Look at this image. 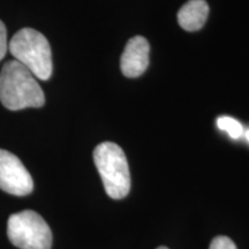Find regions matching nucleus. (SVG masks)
Masks as SVG:
<instances>
[{
    "instance_id": "f8f14e48",
    "label": "nucleus",
    "mask_w": 249,
    "mask_h": 249,
    "mask_svg": "<svg viewBox=\"0 0 249 249\" xmlns=\"http://www.w3.org/2000/svg\"><path fill=\"white\" fill-rule=\"evenodd\" d=\"M157 249H169V248H166V247H158Z\"/></svg>"
},
{
    "instance_id": "f257e3e1",
    "label": "nucleus",
    "mask_w": 249,
    "mask_h": 249,
    "mask_svg": "<svg viewBox=\"0 0 249 249\" xmlns=\"http://www.w3.org/2000/svg\"><path fill=\"white\" fill-rule=\"evenodd\" d=\"M0 102L11 111L42 107L45 96L31 71L17 60L7 61L0 71Z\"/></svg>"
},
{
    "instance_id": "423d86ee",
    "label": "nucleus",
    "mask_w": 249,
    "mask_h": 249,
    "mask_svg": "<svg viewBox=\"0 0 249 249\" xmlns=\"http://www.w3.org/2000/svg\"><path fill=\"white\" fill-rule=\"evenodd\" d=\"M148 40L142 36H135L128 40L120 60V68L126 77L134 79L141 76L147 71L149 65Z\"/></svg>"
},
{
    "instance_id": "f03ea898",
    "label": "nucleus",
    "mask_w": 249,
    "mask_h": 249,
    "mask_svg": "<svg viewBox=\"0 0 249 249\" xmlns=\"http://www.w3.org/2000/svg\"><path fill=\"white\" fill-rule=\"evenodd\" d=\"M8 50L15 60L28 68L36 79L46 81L52 75L51 48L48 39L39 31L23 28L12 37Z\"/></svg>"
},
{
    "instance_id": "9b49d317",
    "label": "nucleus",
    "mask_w": 249,
    "mask_h": 249,
    "mask_svg": "<svg viewBox=\"0 0 249 249\" xmlns=\"http://www.w3.org/2000/svg\"><path fill=\"white\" fill-rule=\"evenodd\" d=\"M245 136H246V139H247L249 141V129L246 130V132H245Z\"/></svg>"
},
{
    "instance_id": "1a4fd4ad",
    "label": "nucleus",
    "mask_w": 249,
    "mask_h": 249,
    "mask_svg": "<svg viewBox=\"0 0 249 249\" xmlns=\"http://www.w3.org/2000/svg\"><path fill=\"white\" fill-rule=\"evenodd\" d=\"M209 249H236V246L230 238L219 235L213 238V240L210 244Z\"/></svg>"
},
{
    "instance_id": "39448f33",
    "label": "nucleus",
    "mask_w": 249,
    "mask_h": 249,
    "mask_svg": "<svg viewBox=\"0 0 249 249\" xmlns=\"http://www.w3.org/2000/svg\"><path fill=\"white\" fill-rule=\"evenodd\" d=\"M0 189L15 196L29 195L34 189L30 173L17 156L0 149Z\"/></svg>"
},
{
    "instance_id": "0eeeda50",
    "label": "nucleus",
    "mask_w": 249,
    "mask_h": 249,
    "mask_svg": "<svg viewBox=\"0 0 249 249\" xmlns=\"http://www.w3.org/2000/svg\"><path fill=\"white\" fill-rule=\"evenodd\" d=\"M209 15V5L205 0H189L180 8L178 22L182 29L197 31L204 26Z\"/></svg>"
},
{
    "instance_id": "20e7f679",
    "label": "nucleus",
    "mask_w": 249,
    "mask_h": 249,
    "mask_svg": "<svg viewBox=\"0 0 249 249\" xmlns=\"http://www.w3.org/2000/svg\"><path fill=\"white\" fill-rule=\"evenodd\" d=\"M9 241L20 249H51L52 232L48 223L36 211L24 210L9 216Z\"/></svg>"
},
{
    "instance_id": "9d476101",
    "label": "nucleus",
    "mask_w": 249,
    "mask_h": 249,
    "mask_svg": "<svg viewBox=\"0 0 249 249\" xmlns=\"http://www.w3.org/2000/svg\"><path fill=\"white\" fill-rule=\"evenodd\" d=\"M8 51L7 42V31L2 21H0V60L5 57L6 52Z\"/></svg>"
},
{
    "instance_id": "7ed1b4c3",
    "label": "nucleus",
    "mask_w": 249,
    "mask_h": 249,
    "mask_svg": "<svg viewBox=\"0 0 249 249\" xmlns=\"http://www.w3.org/2000/svg\"><path fill=\"white\" fill-rule=\"evenodd\" d=\"M93 160L107 195L121 200L128 195L130 174L123 149L113 142H103L93 150Z\"/></svg>"
},
{
    "instance_id": "6e6552de",
    "label": "nucleus",
    "mask_w": 249,
    "mask_h": 249,
    "mask_svg": "<svg viewBox=\"0 0 249 249\" xmlns=\"http://www.w3.org/2000/svg\"><path fill=\"white\" fill-rule=\"evenodd\" d=\"M218 128L225 130L232 139H239L244 135V127L238 120L231 117H219L217 119Z\"/></svg>"
}]
</instances>
